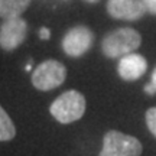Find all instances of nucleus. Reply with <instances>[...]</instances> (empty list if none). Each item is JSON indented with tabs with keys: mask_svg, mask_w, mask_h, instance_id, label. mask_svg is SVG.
<instances>
[{
	"mask_svg": "<svg viewBox=\"0 0 156 156\" xmlns=\"http://www.w3.org/2000/svg\"><path fill=\"white\" fill-rule=\"evenodd\" d=\"M30 2L32 0H0V19L22 16Z\"/></svg>",
	"mask_w": 156,
	"mask_h": 156,
	"instance_id": "9",
	"label": "nucleus"
},
{
	"mask_svg": "<svg viewBox=\"0 0 156 156\" xmlns=\"http://www.w3.org/2000/svg\"><path fill=\"white\" fill-rule=\"evenodd\" d=\"M88 3H97V2H100V0H87Z\"/></svg>",
	"mask_w": 156,
	"mask_h": 156,
	"instance_id": "16",
	"label": "nucleus"
},
{
	"mask_svg": "<svg viewBox=\"0 0 156 156\" xmlns=\"http://www.w3.org/2000/svg\"><path fill=\"white\" fill-rule=\"evenodd\" d=\"M142 45V36L133 28H119L104 36L101 51L107 58H119L132 54Z\"/></svg>",
	"mask_w": 156,
	"mask_h": 156,
	"instance_id": "1",
	"label": "nucleus"
},
{
	"mask_svg": "<svg viewBox=\"0 0 156 156\" xmlns=\"http://www.w3.org/2000/svg\"><path fill=\"white\" fill-rule=\"evenodd\" d=\"M49 29L46 28H42L41 29V34H39V36H41V39H49Z\"/></svg>",
	"mask_w": 156,
	"mask_h": 156,
	"instance_id": "13",
	"label": "nucleus"
},
{
	"mask_svg": "<svg viewBox=\"0 0 156 156\" xmlns=\"http://www.w3.org/2000/svg\"><path fill=\"white\" fill-rule=\"evenodd\" d=\"M85 97L77 90H68L62 93L51 104L49 113L61 124H69L80 120L85 113Z\"/></svg>",
	"mask_w": 156,
	"mask_h": 156,
	"instance_id": "2",
	"label": "nucleus"
},
{
	"mask_svg": "<svg viewBox=\"0 0 156 156\" xmlns=\"http://www.w3.org/2000/svg\"><path fill=\"white\" fill-rule=\"evenodd\" d=\"M16 136V129L6 110L0 106V142L12 140Z\"/></svg>",
	"mask_w": 156,
	"mask_h": 156,
	"instance_id": "10",
	"label": "nucleus"
},
{
	"mask_svg": "<svg viewBox=\"0 0 156 156\" xmlns=\"http://www.w3.org/2000/svg\"><path fill=\"white\" fill-rule=\"evenodd\" d=\"M142 2L145 5L146 10L152 15H156V0H142Z\"/></svg>",
	"mask_w": 156,
	"mask_h": 156,
	"instance_id": "12",
	"label": "nucleus"
},
{
	"mask_svg": "<svg viewBox=\"0 0 156 156\" xmlns=\"http://www.w3.org/2000/svg\"><path fill=\"white\" fill-rule=\"evenodd\" d=\"M94 44V34L88 26L78 25L68 30L62 38V49L68 56L78 58L88 52Z\"/></svg>",
	"mask_w": 156,
	"mask_h": 156,
	"instance_id": "5",
	"label": "nucleus"
},
{
	"mask_svg": "<svg viewBox=\"0 0 156 156\" xmlns=\"http://www.w3.org/2000/svg\"><path fill=\"white\" fill-rule=\"evenodd\" d=\"M146 124L151 133L156 137V107H151L146 112Z\"/></svg>",
	"mask_w": 156,
	"mask_h": 156,
	"instance_id": "11",
	"label": "nucleus"
},
{
	"mask_svg": "<svg viewBox=\"0 0 156 156\" xmlns=\"http://www.w3.org/2000/svg\"><path fill=\"white\" fill-rule=\"evenodd\" d=\"M151 83L153 84V87H155V90H156V68L153 69V73H152V80H151Z\"/></svg>",
	"mask_w": 156,
	"mask_h": 156,
	"instance_id": "15",
	"label": "nucleus"
},
{
	"mask_svg": "<svg viewBox=\"0 0 156 156\" xmlns=\"http://www.w3.org/2000/svg\"><path fill=\"white\" fill-rule=\"evenodd\" d=\"M28 34L26 20L22 17L5 19L0 25V48L5 51H15L23 44Z\"/></svg>",
	"mask_w": 156,
	"mask_h": 156,
	"instance_id": "6",
	"label": "nucleus"
},
{
	"mask_svg": "<svg viewBox=\"0 0 156 156\" xmlns=\"http://www.w3.org/2000/svg\"><path fill=\"white\" fill-rule=\"evenodd\" d=\"M146 69H147V61L145 56L132 52L120 58L117 73L124 81H136L146 73Z\"/></svg>",
	"mask_w": 156,
	"mask_h": 156,
	"instance_id": "8",
	"label": "nucleus"
},
{
	"mask_svg": "<svg viewBox=\"0 0 156 156\" xmlns=\"http://www.w3.org/2000/svg\"><path fill=\"white\" fill-rule=\"evenodd\" d=\"M143 146L134 136L119 130H108L103 137V149L98 156H140Z\"/></svg>",
	"mask_w": 156,
	"mask_h": 156,
	"instance_id": "3",
	"label": "nucleus"
},
{
	"mask_svg": "<svg viewBox=\"0 0 156 156\" xmlns=\"http://www.w3.org/2000/svg\"><path fill=\"white\" fill-rule=\"evenodd\" d=\"M146 7L142 0H108L107 13L119 20H139L145 16Z\"/></svg>",
	"mask_w": 156,
	"mask_h": 156,
	"instance_id": "7",
	"label": "nucleus"
},
{
	"mask_svg": "<svg viewBox=\"0 0 156 156\" xmlns=\"http://www.w3.org/2000/svg\"><path fill=\"white\" fill-rule=\"evenodd\" d=\"M67 78V68L56 59H46L35 67L32 73V85L39 91H51L64 84Z\"/></svg>",
	"mask_w": 156,
	"mask_h": 156,
	"instance_id": "4",
	"label": "nucleus"
},
{
	"mask_svg": "<svg viewBox=\"0 0 156 156\" xmlns=\"http://www.w3.org/2000/svg\"><path fill=\"white\" fill-rule=\"evenodd\" d=\"M145 91L147 93V94H151V95H153L156 93V90H155V87H153V84H152V83L146 85V87H145Z\"/></svg>",
	"mask_w": 156,
	"mask_h": 156,
	"instance_id": "14",
	"label": "nucleus"
}]
</instances>
